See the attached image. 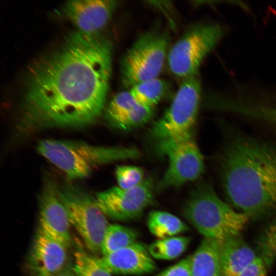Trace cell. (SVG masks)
<instances>
[{"instance_id": "obj_25", "label": "cell", "mask_w": 276, "mask_h": 276, "mask_svg": "<svg viewBox=\"0 0 276 276\" xmlns=\"http://www.w3.org/2000/svg\"><path fill=\"white\" fill-rule=\"evenodd\" d=\"M115 173L119 187L123 189L133 188L144 180L143 169L136 166H118Z\"/></svg>"}, {"instance_id": "obj_11", "label": "cell", "mask_w": 276, "mask_h": 276, "mask_svg": "<svg viewBox=\"0 0 276 276\" xmlns=\"http://www.w3.org/2000/svg\"><path fill=\"white\" fill-rule=\"evenodd\" d=\"M39 229L67 248L71 243V223L60 189L51 178L45 180L39 200Z\"/></svg>"}, {"instance_id": "obj_30", "label": "cell", "mask_w": 276, "mask_h": 276, "mask_svg": "<svg viewBox=\"0 0 276 276\" xmlns=\"http://www.w3.org/2000/svg\"><path fill=\"white\" fill-rule=\"evenodd\" d=\"M34 276H40V275H35Z\"/></svg>"}, {"instance_id": "obj_29", "label": "cell", "mask_w": 276, "mask_h": 276, "mask_svg": "<svg viewBox=\"0 0 276 276\" xmlns=\"http://www.w3.org/2000/svg\"><path fill=\"white\" fill-rule=\"evenodd\" d=\"M53 276H75L72 267L66 265L61 271Z\"/></svg>"}, {"instance_id": "obj_18", "label": "cell", "mask_w": 276, "mask_h": 276, "mask_svg": "<svg viewBox=\"0 0 276 276\" xmlns=\"http://www.w3.org/2000/svg\"><path fill=\"white\" fill-rule=\"evenodd\" d=\"M137 232L129 227L120 224L109 225L101 246L103 256L114 252L136 242Z\"/></svg>"}, {"instance_id": "obj_27", "label": "cell", "mask_w": 276, "mask_h": 276, "mask_svg": "<svg viewBox=\"0 0 276 276\" xmlns=\"http://www.w3.org/2000/svg\"><path fill=\"white\" fill-rule=\"evenodd\" d=\"M156 276H191L190 256L167 268Z\"/></svg>"}, {"instance_id": "obj_15", "label": "cell", "mask_w": 276, "mask_h": 276, "mask_svg": "<svg viewBox=\"0 0 276 276\" xmlns=\"http://www.w3.org/2000/svg\"><path fill=\"white\" fill-rule=\"evenodd\" d=\"M257 257L240 234L228 238L220 242L222 276H236Z\"/></svg>"}, {"instance_id": "obj_23", "label": "cell", "mask_w": 276, "mask_h": 276, "mask_svg": "<svg viewBox=\"0 0 276 276\" xmlns=\"http://www.w3.org/2000/svg\"><path fill=\"white\" fill-rule=\"evenodd\" d=\"M139 104L129 91L119 92L108 104L105 110V118L111 124Z\"/></svg>"}, {"instance_id": "obj_19", "label": "cell", "mask_w": 276, "mask_h": 276, "mask_svg": "<svg viewBox=\"0 0 276 276\" xmlns=\"http://www.w3.org/2000/svg\"><path fill=\"white\" fill-rule=\"evenodd\" d=\"M191 239L186 236H174L158 239L148 247L152 257L160 260H173L181 255L187 248Z\"/></svg>"}, {"instance_id": "obj_26", "label": "cell", "mask_w": 276, "mask_h": 276, "mask_svg": "<svg viewBox=\"0 0 276 276\" xmlns=\"http://www.w3.org/2000/svg\"><path fill=\"white\" fill-rule=\"evenodd\" d=\"M255 116L276 129V93H274L256 107Z\"/></svg>"}, {"instance_id": "obj_22", "label": "cell", "mask_w": 276, "mask_h": 276, "mask_svg": "<svg viewBox=\"0 0 276 276\" xmlns=\"http://www.w3.org/2000/svg\"><path fill=\"white\" fill-rule=\"evenodd\" d=\"M153 115L152 107L139 104L110 124L121 130H130L148 122Z\"/></svg>"}, {"instance_id": "obj_16", "label": "cell", "mask_w": 276, "mask_h": 276, "mask_svg": "<svg viewBox=\"0 0 276 276\" xmlns=\"http://www.w3.org/2000/svg\"><path fill=\"white\" fill-rule=\"evenodd\" d=\"M191 276H222L220 242L204 237L190 256Z\"/></svg>"}, {"instance_id": "obj_17", "label": "cell", "mask_w": 276, "mask_h": 276, "mask_svg": "<svg viewBox=\"0 0 276 276\" xmlns=\"http://www.w3.org/2000/svg\"><path fill=\"white\" fill-rule=\"evenodd\" d=\"M147 226L150 233L158 239L176 236L189 230L187 225L179 218L160 211H153L149 213Z\"/></svg>"}, {"instance_id": "obj_12", "label": "cell", "mask_w": 276, "mask_h": 276, "mask_svg": "<svg viewBox=\"0 0 276 276\" xmlns=\"http://www.w3.org/2000/svg\"><path fill=\"white\" fill-rule=\"evenodd\" d=\"M117 5L113 0L70 1L63 5L62 12L78 31L94 35L108 24Z\"/></svg>"}, {"instance_id": "obj_10", "label": "cell", "mask_w": 276, "mask_h": 276, "mask_svg": "<svg viewBox=\"0 0 276 276\" xmlns=\"http://www.w3.org/2000/svg\"><path fill=\"white\" fill-rule=\"evenodd\" d=\"M96 199L106 216L120 221L135 219L153 202L152 180L146 178L129 189L112 187L97 193Z\"/></svg>"}, {"instance_id": "obj_2", "label": "cell", "mask_w": 276, "mask_h": 276, "mask_svg": "<svg viewBox=\"0 0 276 276\" xmlns=\"http://www.w3.org/2000/svg\"><path fill=\"white\" fill-rule=\"evenodd\" d=\"M223 187L230 201L250 219L276 209V147L237 137L221 156Z\"/></svg>"}, {"instance_id": "obj_6", "label": "cell", "mask_w": 276, "mask_h": 276, "mask_svg": "<svg viewBox=\"0 0 276 276\" xmlns=\"http://www.w3.org/2000/svg\"><path fill=\"white\" fill-rule=\"evenodd\" d=\"M60 194L71 224L80 235L86 247L93 253L101 252L102 241L110 224L96 198L72 184L60 189Z\"/></svg>"}, {"instance_id": "obj_9", "label": "cell", "mask_w": 276, "mask_h": 276, "mask_svg": "<svg viewBox=\"0 0 276 276\" xmlns=\"http://www.w3.org/2000/svg\"><path fill=\"white\" fill-rule=\"evenodd\" d=\"M157 151L169 159L168 167L158 185L159 190L195 180L203 171V158L191 132L158 142Z\"/></svg>"}, {"instance_id": "obj_5", "label": "cell", "mask_w": 276, "mask_h": 276, "mask_svg": "<svg viewBox=\"0 0 276 276\" xmlns=\"http://www.w3.org/2000/svg\"><path fill=\"white\" fill-rule=\"evenodd\" d=\"M169 37L150 31L139 37L127 50L121 62L122 82L127 87L157 78L167 56Z\"/></svg>"}, {"instance_id": "obj_13", "label": "cell", "mask_w": 276, "mask_h": 276, "mask_svg": "<svg viewBox=\"0 0 276 276\" xmlns=\"http://www.w3.org/2000/svg\"><path fill=\"white\" fill-rule=\"evenodd\" d=\"M66 249L39 229L30 254L29 265L35 275L53 276L66 265Z\"/></svg>"}, {"instance_id": "obj_14", "label": "cell", "mask_w": 276, "mask_h": 276, "mask_svg": "<svg viewBox=\"0 0 276 276\" xmlns=\"http://www.w3.org/2000/svg\"><path fill=\"white\" fill-rule=\"evenodd\" d=\"M151 257L148 250L136 242L99 259L111 274L139 275L155 270L156 265Z\"/></svg>"}, {"instance_id": "obj_3", "label": "cell", "mask_w": 276, "mask_h": 276, "mask_svg": "<svg viewBox=\"0 0 276 276\" xmlns=\"http://www.w3.org/2000/svg\"><path fill=\"white\" fill-rule=\"evenodd\" d=\"M37 149L71 179L86 178L104 165L141 155L134 148L95 146L79 141L43 140Z\"/></svg>"}, {"instance_id": "obj_1", "label": "cell", "mask_w": 276, "mask_h": 276, "mask_svg": "<svg viewBox=\"0 0 276 276\" xmlns=\"http://www.w3.org/2000/svg\"><path fill=\"white\" fill-rule=\"evenodd\" d=\"M110 41L77 31L38 60L27 79L20 128H81L105 103L111 71Z\"/></svg>"}, {"instance_id": "obj_7", "label": "cell", "mask_w": 276, "mask_h": 276, "mask_svg": "<svg viewBox=\"0 0 276 276\" xmlns=\"http://www.w3.org/2000/svg\"><path fill=\"white\" fill-rule=\"evenodd\" d=\"M224 33L222 26L213 23L200 24L190 29L168 51L170 71L184 79L196 75L201 63Z\"/></svg>"}, {"instance_id": "obj_20", "label": "cell", "mask_w": 276, "mask_h": 276, "mask_svg": "<svg viewBox=\"0 0 276 276\" xmlns=\"http://www.w3.org/2000/svg\"><path fill=\"white\" fill-rule=\"evenodd\" d=\"M166 90V82L155 78L134 85L129 91L139 104L153 108L163 98Z\"/></svg>"}, {"instance_id": "obj_28", "label": "cell", "mask_w": 276, "mask_h": 276, "mask_svg": "<svg viewBox=\"0 0 276 276\" xmlns=\"http://www.w3.org/2000/svg\"><path fill=\"white\" fill-rule=\"evenodd\" d=\"M267 265L260 257L257 258L236 276H268Z\"/></svg>"}, {"instance_id": "obj_21", "label": "cell", "mask_w": 276, "mask_h": 276, "mask_svg": "<svg viewBox=\"0 0 276 276\" xmlns=\"http://www.w3.org/2000/svg\"><path fill=\"white\" fill-rule=\"evenodd\" d=\"M72 269L75 276H112L99 258L89 255L81 248L74 253Z\"/></svg>"}, {"instance_id": "obj_8", "label": "cell", "mask_w": 276, "mask_h": 276, "mask_svg": "<svg viewBox=\"0 0 276 276\" xmlns=\"http://www.w3.org/2000/svg\"><path fill=\"white\" fill-rule=\"evenodd\" d=\"M201 94L197 75L184 79L168 109L150 130L158 142L191 132L197 115Z\"/></svg>"}, {"instance_id": "obj_4", "label": "cell", "mask_w": 276, "mask_h": 276, "mask_svg": "<svg viewBox=\"0 0 276 276\" xmlns=\"http://www.w3.org/2000/svg\"><path fill=\"white\" fill-rule=\"evenodd\" d=\"M183 214L204 237L219 242L240 234L250 219L222 201L206 183L192 192L184 205Z\"/></svg>"}, {"instance_id": "obj_24", "label": "cell", "mask_w": 276, "mask_h": 276, "mask_svg": "<svg viewBox=\"0 0 276 276\" xmlns=\"http://www.w3.org/2000/svg\"><path fill=\"white\" fill-rule=\"evenodd\" d=\"M260 256L267 265L276 261V216L266 226L258 241Z\"/></svg>"}]
</instances>
